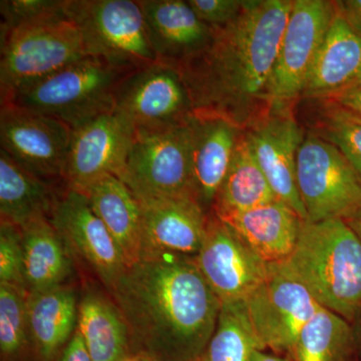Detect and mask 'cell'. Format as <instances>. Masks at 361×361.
<instances>
[{"mask_svg": "<svg viewBox=\"0 0 361 361\" xmlns=\"http://www.w3.org/2000/svg\"><path fill=\"white\" fill-rule=\"evenodd\" d=\"M344 222L348 225L351 231L355 233V236L357 237L358 240L361 242V206L355 213L351 214L349 217L344 219Z\"/></svg>", "mask_w": 361, "mask_h": 361, "instance_id": "38", "label": "cell"}, {"mask_svg": "<svg viewBox=\"0 0 361 361\" xmlns=\"http://www.w3.org/2000/svg\"><path fill=\"white\" fill-rule=\"evenodd\" d=\"M191 121L170 130L135 134L118 179L127 185L137 201L180 196L195 198Z\"/></svg>", "mask_w": 361, "mask_h": 361, "instance_id": "7", "label": "cell"}, {"mask_svg": "<svg viewBox=\"0 0 361 361\" xmlns=\"http://www.w3.org/2000/svg\"><path fill=\"white\" fill-rule=\"evenodd\" d=\"M188 4L204 23L217 28L235 20L245 0H189Z\"/></svg>", "mask_w": 361, "mask_h": 361, "instance_id": "34", "label": "cell"}, {"mask_svg": "<svg viewBox=\"0 0 361 361\" xmlns=\"http://www.w3.org/2000/svg\"><path fill=\"white\" fill-rule=\"evenodd\" d=\"M114 111L135 134L180 127L194 116L180 71L160 61L125 75L116 87Z\"/></svg>", "mask_w": 361, "mask_h": 361, "instance_id": "9", "label": "cell"}, {"mask_svg": "<svg viewBox=\"0 0 361 361\" xmlns=\"http://www.w3.org/2000/svg\"><path fill=\"white\" fill-rule=\"evenodd\" d=\"M49 220L73 256H78L101 280L106 292H110L127 266L115 240L92 210L87 197L66 187Z\"/></svg>", "mask_w": 361, "mask_h": 361, "instance_id": "15", "label": "cell"}, {"mask_svg": "<svg viewBox=\"0 0 361 361\" xmlns=\"http://www.w3.org/2000/svg\"><path fill=\"white\" fill-rule=\"evenodd\" d=\"M286 109V104H273L265 116L244 132L277 198L307 221L296 175L297 154L305 134Z\"/></svg>", "mask_w": 361, "mask_h": 361, "instance_id": "16", "label": "cell"}, {"mask_svg": "<svg viewBox=\"0 0 361 361\" xmlns=\"http://www.w3.org/2000/svg\"><path fill=\"white\" fill-rule=\"evenodd\" d=\"M66 13L78 26L87 56L125 73L159 61L139 1L66 0Z\"/></svg>", "mask_w": 361, "mask_h": 361, "instance_id": "5", "label": "cell"}, {"mask_svg": "<svg viewBox=\"0 0 361 361\" xmlns=\"http://www.w3.org/2000/svg\"><path fill=\"white\" fill-rule=\"evenodd\" d=\"M123 361H158L151 356L144 355V353H130L129 356Z\"/></svg>", "mask_w": 361, "mask_h": 361, "instance_id": "40", "label": "cell"}, {"mask_svg": "<svg viewBox=\"0 0 361 361\" xmlns=\"http://www.w3.org/2000/svg\"><path fill=\"white\" fill-rule=\"evenodd\" d=\"M361 116V115H360Z\"/></svg>", "mask_w": 361, "mask_h": 361, "instance_id": "42", "label": "cell"}, {"mask_svg": "<svg viewBox=\"0 0 361 361\" xmlns=\"http://www.w3.org/2000/svg\"><path fill=\"white\" fill-rule=\"evenodd\" d=\"M73 129L11 104L0 110V144L14 161L42 179L63 183Z\"/></svg>", "mask_w": 361, "mask_h": 361, "instance_id": "13", "label": "cell"}, {"mask_svg": "<svg viewBox=\"0 0 361 361\" xmlns=\"http://www.w3.org/2000/svg\"><path fill=\"white\" fill-rule=\"evenodd\" d=\"M269 266L267 280L244 304L263 348L290 355L301 330L322 306L300 282Z\"/></svg>", "mask_w": 361, "mask_h": 361, "instance_id": "11", "label": "cell"}, {"mask_svg": "<svg viewBox=\"0 0 361 361\" xmlns=\"http://www.w3.org/2000/svg\"><path fill=\"white\" fill-rule=\"evenodd\" d=\"M334 6L337 16L361 37V0H341L334 1Z\"/></svg>", "mask_w": 361, "mask_h": 361, "instance_id": "35", "label": "cell"}, {"mask_svg": "<svg viewBox=\"0 0 361 361\" xmlns=\"http://www.w3.org/2000/svg\"><path fill=\"white\" fill-rule=\"evenodd\" d=\"M0 99L87 58L78 26L66 14L1 35Z\"/></svg>", "mask_w": 361, "mask_h": 361, "instance_id": "6", "label": "cell"}, {"mask_svg": "<svg viewBox=\"0 0 361 361\" xmlns=\"http://www.w3.org/2000/svg\"><path fill=\"white\" fill-rule=\"evenodd\" d=\"M63 189L59 191L54 182L28 172L0 149L1 220L21 228L32 220L49 218Z\"/></svg>", "mask_w": 361, "mask_h": 361, "instance_id": "26", "label": "cell"}, {"mask_svg": "<svg viewBox=\"0 0 361 361\" xmlns=\"http://www.w3.org/2000/svg\"><path fill=\"white\" fill-rule=\"evenodd\" d=\"M336 14L334 1L294 0L270 78L271 103L286 104L301 97Z\"/></svg>", "mask_w": 361, "mask_h": 361, "instance_id": "10", "label": "cell"}, {"mask_svg": "<svg viewBox=\"0 0 361 361\" xmlns=\"http://www.w3.org/2000/svg\"><path fill=\"white\" fill-rule=\"evenodd\" d=\"M82 194L115 240L126 266L141 260L142 209L127 185L116 176L106 175L85 188Z\"/></svg>", "mask_w": 361, "mask_h": 361, "instance_id": "23", "label": "cell"}, {"mask_svg": "<svg viewBox=\"0 0 361 361\" xmlns=\"http://www.w3.org/2000/svg\"><path fill=\"white\" fill-rule=\"evenodd\" d=\"M292 0H246L238 16L213 28L203 51L176 66L194 116H216L245 130L272 108L268 89Z\"/></svg>", "mask_w": 361, "mask_h": 361, "instance_id": "1", "label": "cell"}, {"mask_svg": "<svg viewBox=\"0 0 361 361\" xmlns=\"http://www.w3.org/2000/svg\"><path fill=\"white\" fill-rule=\"evenodd\" d=\"M66 0H1V35L66 14Z\"/></svg>", "mask_w": 361, "mask_h": 361, "instance_id": "32", "label": "cell"}, {"mask_svg": "<svg viewBox=\"0 0 361 361\" xmlns=\"http://www.w3.org/2000/svg\"><path fill=\"white\" fill-rule=\"evenodd\" d=\"M28 292L0 283V361H35L27 324Z\"/></svg>", "mask_w": 361, "mask_h": 361, "instance_id": "30", "label": "cell"}, {"mask_svg": "<svg viewBox=\"0 0 361 361\" xmlns=\"http://www.w3.org/2000/svg\"><path fill=\"white\" fill-rule=\"evenodd\" d=\"M109 294L127 322L132 353L158 361H193L222 307L194 257L172 254L127 266Z\"/></svg>", "mask_w": 361, "mask_h": 361, "instance_id": "2", "label": "cell"}, {"mask_svg": "<svg viewBox=\"0 0 361 361\" xmlns=\"http://www.w3.org/2000/svg\"><path fill=\"white\" fill-rule=\"evenodd\" d=\"M0 283L27 291L21 228L4 220L0 222Z\"/></svg>", "mask_w": 361, "mask_h": 361, "instance_id": "33", "label": "cell"}, {"mask_svg": "<svg viewBox=\"0 0 361 361\" xmlns=\"http://www.w3.org/2000/svg\"><path fill=\"white\" fill-rule=\"evenodd\" d=\"M273 264L323 308L353 325L361 319V242L344 220L304 221L290 256Z\"/></svg>", "mask_w": 361, "mask_h": 361, "instance_id": "3", "label": "cell"}, {"mask_svg": "<svg viewBox=\"0 0 361 361\" xmlns=\"http://www.w3.org/2000/svg\"><path fill=\"white\" fill-rule=\"evenodd\" d=\"M276 199L256 160L248 137L241 130L229 170L216 196L211 213L222 219Z\"/></svg>", "mask_w": 361, "mask_h": 361, "instance_id": "27", "label": "cell"}, {"mask_svg": "<svg viewBox=\"0 0 361 361\" xmlns=\"http://www.w3.org/2000/svg\"><path fill=\"white\" fill-rule=\"evenodd\" d=\"M220 220L268 264L281 262L290 256L304 223L291 207L279 199Z\"/></svg>", "mask_w": 361, "mask_h": 361, "instance_id": "21", "label": "cell"}, {"mask_svg": "<svg viewBox=\"0 0 361 361\" xmlns=\"http://www.w3.org/2000/svg\"><path fill=\"white\" fill-rule=\"evenodd\" d=\"M77 330L92 361H123L132 353L127 322L109 292L92 287L82 292Z\"/></svg>", "mask_w": 361, "mask_h": 361, "instance_id": "24", "label": "cell"}, {"mask_svg": "<svg viewBox=\"0 0 361 361\" xmlns=\"http://www.w3.org/2000/svg\"><path fill=\"white\" fill-rule=\"evenodd\" d=\"M135 130L115 111L94 116L73 128L63 183L80 192L106 175H122Z\"/></svg>", "mask_w": 361, "mask_h": 361, "instance_id": "14", "label": "cell"}, {"mask_svg": "<svg viewBox=\"0 0 361 361\" xmlns=\"http://www.w3.org/2000/svg\"><path fill=\"white\" fill-rule=\"evenodd\" d=\"M252 361H292L291 358H284L276 353H268L265 350H257Z\"/></svg>", "mask_w": 361, "mask_h": 361, "instance_id": "39", "label": "cell"}, {"mask_svg": "<svg viewBox=\"0 0 361 361\" xmlns=\"http://www.w3.org/2000/svg\"><path fill=\"white\" fill-rule=\"evenodd\" d=\"M357 348L355 325L320 308L301 330L292 349V361H350Z\"/></svg>", "mask_w": 361, "mask_h": 361, "instance_id": "28", "label": "cell"}, {"mask_svg": "<svg viewBox=\"0 0 361 361\" xmlns=\"http://www.w3.org/2000/svg\"><path fill=\"white\" fill-rule=\"evenodd\" d=\"M356 341H357V348H361V319L355 324Z\"/></svg>", "mask_w": 361, "mask_h": 361, "instance_id": "41", "label": "cell"}, {"mask_svg": "<svg viewBox=\"0 0 361 361\" xmlns=\"http://www.w3.org/2000/svg\"><path fill=\"white\" fill-rule=\"evenodd\" d=\"M142 259L172 255L195 257L205 239L208 214L192 196L139 202Z\"/></svg>", "mask_w": 361, "mask_h": 361, "instance_id": "17", "label": "cell"}, {"mask_svg": "<svg viewBox=\"0 0 361 361\" xmlns=\"http://www.w3.org/2000/svg\"><path fill=\"white\" fill-rule=\"evenodd\" d=\"M297 186L308 222L346 219L361 206V179L334 145L312 132L297 154Z\"/></svg>", "mask_w": 361, "mask_h": 361, "instance_id": "8", "label": "cell"}, {"mask_svg": "<svg viewBox=\"0 0 361 361\" xmlns=\"http://www.w3.org/2000/svg\"><path fill=\"white\" fill-rule=\"evenodd\" d=\"M194 259L222 303L244 302L269 276V264L213 213L208 215L205 239Z\"/></svg>", "mask_w": 361, "mask_h": 361, "instance_id": "12", "label": "cell"}, {"mask_svg": "<svg viewBox=\"0 0 361 361\" xmlns=\"http://www.w3.org/2000/svg\"><path fill=\"white\" fill-rule=\"evenodd\" d=\"M329 99L361 115V78L348 89L337 92L334 96L329 97Z\"/></svg>", "mask_w": 361, "mask_h": 361, "instance_id": "36", "label": "cell"}, {"mask_svg": "<svg viewBox=\"0 0 361 361\" xmlns=\"http://www.w3.org/2000/svg\"><path fill=\"white\" fill-rule=\"evenodd\" d=\"M128 73L87 56L18 90L1 106L51 116L73 129L114 110L116 87Z\"/></svg>", "mask_w": 361, "mask_h": 361, "instance_id": "4", "label": "cell"}, {"mask_svg": "<svg viewBox=\"0 0 361 361\" xmlns=\"http://www.w3.org/2000/svg\"><path fill=\"white\" fill-rule=\"evenodd\" d=\"M78 300L71 284L28 293L27 324L35 361H59L77 331Z\"/></svg>", "mask_w": 361, "mask_h": 361, "instance_id": "20", "label": "cell"}, {"mask_svg": "<svg viewBox=\"0 0 361 361\" xmlns=\"http://www.w3.org/2000/svg\"><path fill=\"white\" fill-rule=\"evenodd\" d=\"M322 101L313 134L336 147L361 179V116L329 99Z\"/></svg>", "mask_w": 361, "mask_h": 361, "instance_id": "31", "label": "cell"}, {"mask_svg": "<svg viewBox=\"0 0 361 361\" xmlns=\"http://www.w3.org/2000/svg\"><path fill=\"white\" fill-rule=\"evenodd\" d=\"M21 234L28 293L68 284L73 256L49 218L27 223L21 227Z\"/></svg>", "mask_w": 361, "mask_h": 361, "instance_id": "25", "label": "cell"}, {"mask_svg": "<svg viewBox=\"0 0 361 361\" xmlns=\"http://www.w3.org/2000/svg\"><path fill=\"white\" fill-rule=\"evenodd\" d=\"M257 350H265L259 341L244 302L222 303L212 337L193 361H252Z\"/></svg>", "mask_w": 361, "mask_h": 361, "instance_id": "29", "label": "cell"}, {"mask_svg": "<svg viewBox=\"0 0 361 361\" xmlns=\"http://www.w3.org/2000/svg\"><path fill=\"white\" fill-rule=\"evenodd\" d=\"M191 127L194 196L209 215L229 170L242 130L216 116H194Z\"/></svg>", "mask_w": 361, "mask_h": 361, "instance_id": "19", "label": "cell"}, {"mask_svg": "<svg viewBox=\"0 0 361 361\" xmlns=\"http://www.w3.org/2000/svg\"><path fill=\"white\" fill-rule=\"evenodd\" d=\"M149 42L159 61L178 66L210 44L213 28L204 23L188 1L141 0Z\"/></svg>", "mask_w": 361, "mask_h": 361, "instance_id": "18", "label": "cell"}, {"mask_svg": "<svg viewBox=\"0 0 361 361\" xmlns=\"http://www.w3.org/2000/svg\"><path fill=\"white\" fill-rule=\"evenodd\" d=\"M361 78V37L336 14L301 97L329 99Z\"/></svg>", "mask_w": 361, "mask_h": 361, "instance_id": "22", "label": "cell"}, {"mask_svg": "<svg viewBox=\"0 0 361 361\" xmlns=\"http://www.w3.org/2000/svg\"><path fill=\"white\" fill-rule=\"evenodd\" d=\"M59 361H92L87 353L84 339L80 332L75 331L73 338L68 342V346L63 350Z\"/></svg>", "mask_w": 361, "mask_h": 361, "instance_id": "37", "label": "cell"}]
</instances>
